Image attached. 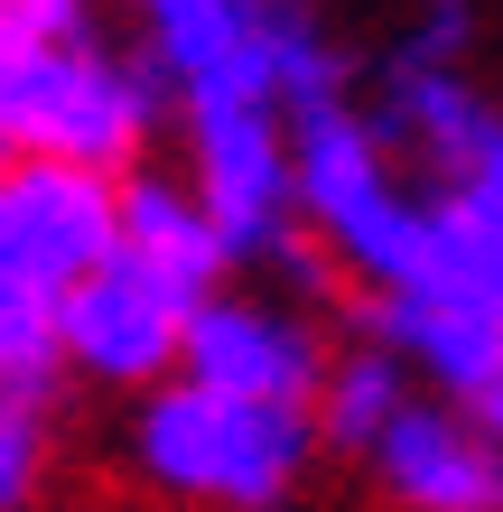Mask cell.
Here are the masks:
<instances>
[{"instance_id":"14","label":"cell","mask_w":503,"mask_h":512,"mask_svg":"<svg viewBox=\"0 0 503 512\" xmlns=\"http://www.w3.org/2000/svg\"><path fill=\"white\" fill-rule=\"evenodd\" d=\"M28 475H38V410L0 391V512H19Z\"/></svg>"},{"instance_id":"5","label":"cell","mask_w":503,"mask_h":512,"mask_svg":"<svg viewBox=\"0 0 503 512\" xmlns=\"http://www.w3.org/2000/svg\"><path fill=\"white\" fill-rule=\"evenodd\" d=\"M196 205L215 215L224 252H280L299 168L271 112H196Z\"/></svg>"},{"instance_id":"10","label":"cell","mask_w":503,"mask_h":512,"mask_svg":"<svg viewBox=\"0 0 503 512\" xmlns=\"http://www.w3.org/2000/svg\"><path fill=\"white\" fill-rule=\"evenodd\" d=\"M122 252L150 270L159 289H177L187 308H205V289H215V270L233 261L215 215H205L196 196L159 187V177H140V187H122Z\"/></svg>"},{"instance_id":"8","label":"cell","mask_w":503,"mask_h":512,"mask_svg":"<svg viewBox=\"0 0 503 512\" xmlns=\"http://www.w3.org/2000/svg\"><path fill=\"white\" fill-rule=\"evenodd\" d=\"M373 466H382V485L410 512H503V447L466 410L410 401L392 429H382Z\"/></svg>"},{"instance_id":"4","label":"cell","mask_w":503,"mask_h":512,"mask_svg":"<svg viewBox=\"0 0 503 512\" xmlns=\"http://www.w3.org/2000/svg\"><path fill=\"white\" fill-rule=\"evenodd\" d=\"M112 252H122V196L94 168L28 159L0 177V261L28 270L47 298H75Z\"/></svg>"},{"instance_id":"12","label":"cell","mask_w":503,"mask_h":512,"mask_svg":"<svg viewBox=\"0 0 503 512\" xmlns=\"http://www.w3.org/2000/svg\"><path fill=\"white\" fill-rule=\"evenodd\" d=\"M401 410H410V391H401V354L392 345H354L327 373V429L345 447H382V429H392Z\"/></svg>"},{"instance_id":"6","label":"cell","mask_w":503,"mask_h":512,"mask_svg":"<svg viewBox=\"0 0 503 512\" xmlns=\"http://www.w3.org/2000/svg\"><path fill=\"white\" fill-rule=\"evenodd\" d=\"M187 326H196L187 298L159 289L131 252H112L94 280L66 298V317H56V345H66L84 373H103V382H150L168 354H187Z\"/></svg>"},{"instance_id":"7","label":"cell","mask_w":503,"mask_h":512,"mask_svg":"<svg viewBox=\"0 0 503 512\" xmlns=\"http://www.w3.org/2000/svg\"><path fill=\"white\" fill-rule=\"evenodd\" d=\"M187 382L215 391V401H252V410H299L317 382V345L271 308H243V298H205L187 326Z\"/></svg>"},{"instance_id":"2","label":"cell","mask_w":503,"mask_h":512,"mask_svg":"<svg viewBox=\"0 0 503 512\" xmlns=\"http://www.w3.org/2000/svg\"><path fill=\"white\" fill-rule=\"evenodd\" d=\"M150 122V84L94 47H47L0 66V131L56 168H112Z\"/></svg>"},{"instance_id":"13","label":"cell","mask_w":503,"mask_h":512,"mask_svg":"<svg viewBox=\"0 0 503 512\" xmlns=\"http://www.w3.org/2000/svg\"><path fill=\"white\" fill-rule=\"evenodd\" d=\"M84 0H0V66L10 56H47V47H84Z\"/></svg>"},{"instance_id":"9","label":"cell","mask_w":503,"mask_h":512,"mask_svg":"<svg viewBox=\"0 0 503 512\" xmlns=\"http://www.w3.org/2000/svg\"><path fill=\"white\" fill-rule=\"evenodd\" d=\"M373 140H410L429 168H448L457 187L485 168V149L503 140V122H485V103H476V84H466L448 56H420V47H401L392 56V75H382V122Z\"/></svg>"},{"instance_id":"15","label":"cell","mask_w":503,"mask_h":512,"mask_svg":"<svg viewBox=\"0 0 503 512\" xmlns=\"http://www.w3.org/2000/svg\"><path fill=\"white\" fill-rule=\"evenodd\" d=\"M457 205H466V215H476V224L494 233V243H503V140L485 149V168H476V177L457 187Z\"/></svg>"},{"instance_id":"11","label":"cell","mask_w":503,"mask_h":512,"mask_svg":"<svg viewBox=\"0 0 503 512\" xmlns=\"http://www.w3.org/2000/svg\"><path fill=\"white\" fill-rule=\"evenodd\" d=\"M56 317H66V298H47L28 270H10L0 261V391L10 401H38L47 391V373H56Z\"/></svg>"},{"instance_id":"3","label":"cell","mask_w":503,"mask_h":512,"mask_svg":"<svg viewBox=\"0 0 503 512\" xmlns=\"http://www.w3.org/2000/svg\"><path fill=\"white\" fill-rule=\"evenodd\" d=\"M159 47V75L196 112H280V47H289V0H140Z\"/></svg>"},{"instance_id":"1","label":"cell","mask_w":503,"mask_h":512,"mask_svg":"<svg viewBox=\"0 0 503 512\" xmlns=\"http://www.w3.org/2000/svg\"><path fill=\"white\" fill-rule=\"evenodd\" d=\"M308 457V419L299 410H252L215 401V391L177 382L140 410V466L177 494H215V503H280L289 475Z\"/></svg>"}]
</instances>
